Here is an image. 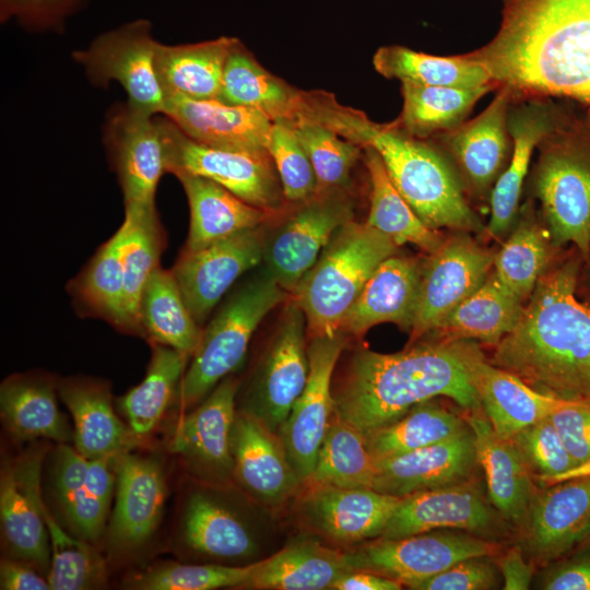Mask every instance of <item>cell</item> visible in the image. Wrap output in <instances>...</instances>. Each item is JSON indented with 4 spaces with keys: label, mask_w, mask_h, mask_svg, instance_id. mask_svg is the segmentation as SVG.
<instances>
[{
    "label": "cell",
    "mask_w": 590,
    "mask_h": 590,
    "mask_svg": "<svg viewBox=\"0 0 590 590\" xmlns=\"http://www.w3.org/2000/svg\"><path fill=\"white\" fill-rule=\"evenodd\" d=\"M467 55L514 97L590 107V0H504L497 34Z\"/></svg>",
    "instance_id": "cell-1"
},
{
    "label": "cell",
    "mask_w": 590,
    "mask_h": 590,
    "mask_svg": "<svg viewBox=\"0 0 590 590\" xmlns=\"http://www.w3.org/2000/svg\"><path fill=\"white\" fill-rule=\"evenodd\" d=\"M582 264L573 247L548 268L489 362L542 393L590 402V305L576 296Z\"/></svg>",
    "instance_id": "cell-2"
},
{
    "label": "cell",
    "mask_w": 590,
    "mask_h": 590,
    "mask_svg": "<svg viewBox=\"0 0 590 590\" xmlns=\"http://www.w3.org/2000/svg\"><path fill=\"white\" fill-rule=\"evenodd\" d=\"M480 352L470 340L439 338L391 354L359 350L332 390L334 413L365 434L439 396L465 411L480 409L471 378V363Z\"/></svg>",
    "instance_id": "cell-3"
},
{
    "label": "cell",
    "mask_w": 590,
    "mask_h": 590,
    "mask_svg": "<svg viewBox=\"0 0 590 590\" xmlns=\"http://www.w3.org/2000/svg\"><path fill=\"white\" fill-rule=\"evenodd\" d=\"M324 126L362 148L374 149L397 190L427 227L463 233L482 229L451 165L396 121L377 123L364 113L338 103Z\"/></svg>",
    "instance_id": "cell-4"
},
{
    "label": "cell",
    "mask_w": 590,
    "mask_h": 590,
    "mask_svg": "<svg viewBox=\"0 0 590 590\" xmlns=\"http://www.w3.org/2000/svg\"><path fill=\"white\" fill-rule=\"evenodd\" d=\"M531 190L540 200L552 244H573L590 258V114L562 111L540 141Z\"/></svg>",
    "instance_id": "cell-5"
},
{
    "label": "cell",
    "mask_w": 590,
    "mask_h": 590,
    "mask_svg": "<svg viewBox=\"0 0 590 590\" xmlns=\"http://www.w3.org/2000/svg\"><path fill=\"white\" fill-rule=\"evenodd\" d=\"M398 245L367 223L354 220L332 236L293 292L309 339L335 335L367 280Z\"/></svg>",
    "instance_id": "cell-6"
},
{
    "label": "cell",
    "mask_w": 590,
    "mask_h": 590,
    "mask_svg": "<svg viewBox=\"0 0 590 590\" xmlns=\"http://www.w3.org/2000/svg\"><path fill=\"white\" fill-rule=\"evenodd\" d=\"M287 294L266 267L236 287L202 330L175 402L191 408L229 376L244 361L257 327Z\"/></svg>",
    "instance_id": "cell-7"
},
{
    "label": "cell",
    "mask_w": 590,
    "mask_h": 590,
    "mask_svg": "<svg viewBox=\"0 0 590 590\" xmlns=\"http://www.w3.org/2000/svg\"><path fill=\"white\" fill-rule=\"evenodd\" d=\"M165 148V170L192 174L226 188L244 201L273 212L283 205L282 186L268 151H245L202 144L169 118L157 115Z\"/></svg>",
    "instance_id": "cell-8"
},
{
    "label": "cell",
    "mask_w": 590,
    "mask_h": 590,
    "mask_svg": "<svg viewBox=\"0 0 590 590\" xmlns=\"http://www.w3.org/2000/svg\"><path fill=\"white\" fill-rule=\"evenodd\" d=\"M500 545L470 532L438 529L376 541L349 552L355 570H365L415 589L456 563L474 556H496Z\"/></svg>",
    "instance_id": "cell-9"
},
{
    "label": "cell",
    "mask_w": 590,
    "mask_h": 590,
    "mask_svg": "<svg viewBox=\"0 0 590 590\" xmlns=\"http://www.w3.org/2000/svg\"><path fill=\"white\" fill-rule=\"evenodd\" d=\"M158 42L149 20L139 19L98 35L72 58L94 85L118 82L130 104L151 114H163L165 96L155 69Z\"/></svg>",
    "instance_id": "cell-10"
},
{
    "label": "cell",
    "mask_w": 590,
    "mask_h": 590,
    "mask_svg": "<svg viewBox=\"0 0 590 590\" xmlns=\"http://www.w3.org/2000/svg\"><path fill=\"white\" fill-rule=\"evenodd\" d=\"M272 234H266L263 261L273 279L293 293L334 233L353 220V204L339 190L318 191Z\"/></svg>",
    "instance_id": "cell-11"
},
{
    "label": "cell",
    "mask_w": 590,
    "mask_h": 590,
    "mask_svg": "<svg viewBox=\"0 0 590 590\" xmlns=\"http://www.w3.org/2000/svg\"><path fill=\"white\" fill-rule=\"evenodd\" d=\"M306 333L305 314L294 299L285 308L240 410L257 417L274 433L279 432L307 384Z\"/></svg>",
    "instance_id": "cell-12"
},
{
    "label": "cell",
    "mask_w": 590,
    "mask_h": 590,
    "mask_svg": "<svg viewBox=\"0 0 590 590\" xmlns=\"http://www.w3.org/2000/svg\"><path fill=\"white\" fill-rule=\"evenodd\" d=\"M345 343L346 335L342 332L310 339L307 384L279 429V437L302 483L312 474L334 416L332 377Z\"/></svg>",
    "instance_id": "cell-13"
},
{
    "label": "cell",
    "mask_w": 590,
    "mask_h": 590,
    "mask_svg": "<svg viewBox=\"0 0 590 590\" xmlns=\"http://www.w3.org/2000/svg\"><path fill=\"white\" fill-rule=\"evenodd\" d=\"M103 141L125 205H155L157 184L166 173L157 115L129 102L116 104L106 116Z\"/></svg>",
    "instance_id": "cell-14"
},
{
    "label": "cell",
    "mask_w": 590,
    "mask_h": 590,
    "mask_svg": "<svg viewBox=\"0 0 590 590\" xmlns=\"http://www.w3.org/2000/svg\"><path fill=\"white\" fill-rule=\"evenodd\" d=\"M494 259L495 253L463 232L442 240L421 270L411 344L433 332L457 305L485 282Z\"/></svg>",
    "instance_id": "cell-15"
},
{
    "label": "cell",
    "mask_w": 590,
    "mask_h": 590,
    "mask_svg": "<svg viewBox=\"0 0 590 590\" xmlns=\"http://www.w3.org/2000/svg\"><path fill=\"white\" fill-rule=\"evenodd\" d=\"M264 241L260 226L199 250H181L170 270L200 327L237 279L263 260Z\"/></svg>",
    "instance_id": "cell-16"
},
{
    "label": "cell",
    "mask_w": 590,
    "mask_h": 590,
    "mask_svg": "<svg viewBox=\"0 0 590 590\" xmlns=\"http://www.w3.org/2000/svg\"><path fill=\"white\" fill-rule=\"evenodd\" d=\"M237 381L224 378L194 410L176 424L168 448L197 479L222 485L233 477L231 436Z\"/></svg>",
    "instance_id": "cell-17"
},
{
    "label": "cell",
    "mask_w": 590,
    "mask_h": 590,
    "mask_svg": "<svg viewBox=\"0 0 590 590\" xmlns=\"http://www.w3.org/2000/svg\"><path fill=\"white\" fill-rule=\"evenodd\" d=\"M519 530L532 563L550 564L578 547L590 530V474L536 491Z\"/></svg>",
    "instance_id": "cell-18"
},
{
    "label": "cell",
    "mask_w": 590,
    "mask_h": 590,
    "mask_svg": "<svg viewBox=\"0 0 590 590\" xmlns=\"http://www.w3.org/2000/svg\"><path fill=\"white\" fill-rule=\"evenodd\" d=\"M514 94L499 86L492 103L475 118L439 134L467 189L477 198L492 192L512 151L508 115Z\"/></svg>",
    "instance_id": "cell-19"
},
{
    "label": "cell",
    "mask_w": 590,
    "mask_h": 590,
    "mask_svg": "<svg viewBox=\"0 0 590 590\" xmlns=\"http://www.w3.org/2000/svg\"><path fill=\"white\" fill-rule=\"evenodd\" d=\"M491 505L473 480L414 493L401 498L378 538L398 539L438 529L487 538L502 528L500 515Z\"/></svg>",
    "instance_id": "cell-20"
},
{
    "label": "cell",
    "mask_w": 590,
    "mask_h": 590,
    "mask_svg": "<svg viewBox=\"0 0 590 590\" xmlns=\"http://www.w3.org/2000/svg\"><path fill=\"white\" fill-rule=\"evenodd\" d=\"M117 457L87 459L59 444L52 458L56 500L75 535L95 541L103 534L116 486Z\"/></svg>",
    "instance_id": "cell-21"
},
{
    "label": "cell",
    "mask_w": 590,
    "mask_h": 590,
    "mask_svg": "<svg viewBox=\"0 0 590 590\" xmlns=\"http://www.w3.org/2000/svg\"><path fill=\"white\" fill-rule=\"evenodd\" d=\"M42 459L40 451H31L2 468L0 522L12 555L47 575L50 545L42 511Z\"/></svg>",
    "instance_id": "cell-22"
},
{
    "label": "cell",
    "mask_w": 590,
    "mask_h": 590,
    "mask_svg": "<svg viewBox=\"0 0 590 590\" xmlns=\"http://www.w3.org/2000/svg\"><path fill=\"white\" fill-rule=\"evenodd\" d=\"M161 463L129 451L117 457L115 504L107 528L108 544L116 552L139 548L156 531L166 500Z\"/></svg>",
    "instance_id": "cell-23"
},
{
    "label": "cell",
    "mask_w": 590,
    "mask_h": 590,
    "mask_svg": "<svg viewBox=\"0 0 590 590\" xmlns=\"http://www.w3.org/2000/svg\"><path fill=\"white\" fill-rule=\"evenodd\" d=\"M375 463L371 488L400 498L471 481L479 464L471 428L449 439Z\"/></svg>",
    "instance_id": "cell-24"
},
{
    "label": "cell",
    "mask_w": 590,
    "mask_h": 590,
    "mask_svg": "<svg viewBox=\"0 0 590 590\" xmlns=\"http://www.w3.org/2000/svg\"><path fill=\"white\" fill-rule=\"evenodd\" d=\"M231 449L234 479L266 505L282 504L302 483L276 433L240 410L235 415Z\"/></svg>",
    "instance_id": "cell-25"
},
{
    "label": "cell",
    "mask_w": 590,
    "mask_h": 590,
    "mask_svg": "<svg viewBox=\"0 0 590 590\" xmlns=\"http://www.w3.org/2000/svg\"><path fill=\"white\" fill-rule=\"evenodd\" d=\"M400 500L366 487L312 486L303 512L306 521L326 538L354 543L380 536Z\"/></svg>",
    "instance_id": "cell-26"
},
{
    "label": "cell",
    "mask_w": 590,
    "mask_h": 590,
    "mask_svg": "<svg viewBox=\"0 0 590 590\" xmlns=\"http://www.w3.org/2000/svg\"><path fill=\"white\" fill-rule=\"evenodd\" d=\"M162 115L197 142L245 151H267L273 126L260 110L220 99L169 98Z\"/></svg>",
    "instance_id": "cell-27"
},
{
    "label": "cell",
    "mask_w": 590,
    "mask_h": 590,
    "mask_svg": "<svg viewBox=\"0 0 590 590\" xmlns=\"http://www.w3.org/2000/svg\"><path fill=\"white\" fill-rule=\"evenodd\" d=\"M473 432L488 500L506 521L520 528L536 493L533 476L511 439L497 434L482 408L464 416Z\"/></svg>",
    "instance_id": "cell-28"
},
{
    "label": "cell",
    "mask_w": 590,
    "mask_h": 590,
    "mask_svg": "<svg viewBox=\"0 0 590 590\" xmlns=\"http://www.w3.org/2000/svg\"><path fill=\"white\" fill-rule=\"evenodd\" d=\"M512 103L508 115L512 151L489 194L488 232L496 238L503 237L510 231L518 215L523 181L529 170L532 153L563 111L550 104L541 103L540 98L516 108Z\"/></svg>",
    "instance_id": "cell-29"
},
{
    "label": "cell",
    "mask_w": 590,
    "mask_h": 590,
    "mask_svg": "<svg viewBox=\"0 0 590 590\" xmlns=\"http://www.w3.org/2000/svg\"><path fill=\"white\" fill-rule=\"evenodd\" d=\"M57 392L74 422V448L87 459L118 457L135 441L115 413L109 385L88 377L57 381Z\"/></svg>",
    "instance_id": "cell-30"
},
{
    "label": "cell",
    "mask_w": 590,
    "mask_h": 590,
    "mask_svg": "<svg viewBox=\"0 0 590 590\" xmlns=\"http://www.w3.org/2000/svg\"><path fill=\"white\" fill-rule=\"evenodd\" d=\"M421 280V270L411 258L392 255L367 280L346 314L341 332L362 335L371 327L392 322L411 330Z\"/></svg>",
    "instance_id": "cell-31"
},
{
    "label": "cell",
    "mask_w": 590,
    "mask_h": 590,
    "mask_svg": "<svg viewBox=\"0 0 590 590\" xmlns=\"http://www.w3.org/2000/svg\"><path fill=\"white\" fill-rule=\"evenodd\" d=\"M175 176L184 188L190 210L184 250H199L240 232L263 226L276 215L244 201L208 178L186 173Z\"/></svg>",
    "instance_id": "cell-32"
},
{
    "label": "cell",
    "mask_w": 590,
    "mask_h": 590,
    "mask_svg": "<svg viewBox=\"0 0 590 590\" xmlns=\"http://www.w3.org/2000/svg\"><path fill=\"white\" fill-rule=\"evenodd\" d=\"M471 378L492 427L508 439L550 416L563 400L533 389L518 376L492 364L482 352L471 363Z\"/></svg>",
    "instance_id": "cell-33"
},
{
    "label": "cell",
    "mask_w": 590,
    "mask_h": 590,
    "mask_svg": "<svg viewBox=\"0 0 590 590\" xmlns=\"http://www.w3.org/2000/svg\"><path fill=\"white\" fill-rule=\"evenodd\" d=\"M355 570L349 552L312 540L295 541L269 558L253 564L241 585L259 590H324L344 574Z\"/></svg>",
    "instance_id": "cell-34"
},
{
    "label": "cell",
    "mask_w": 590,
    "mask_h": 590,
    "mask_svg": "<svg viewBox=\"0 0 590 590\" xmlns=\"http://www.w3.org/2000/svg\"><path fill=\"white\" fill-rule=\"evenodd\" d=\"M237 38L222 36L193 44H157L155 69L165 101L219 99L228 55Z\"/></svg>",
    "instance_id": "cell-35"
},
{
    "label": "cell",
    "mask_w": 590,
    "mask_h": 590,
    "mask_svg": "<svg viewBox=\"0 0 590 590\" xmlns=\"http://www.w3.org/2000/svg\"><path fill=\"white\" fill-rule=\"evenodd\" d=\"M180 538L193 552L219 560L238 562L257 552L255 536L243 518L205 491H193L186 499Z\"/></svg>",
    "instance_id": "cell-36"
},
{
    "label": "cell",
    "mask_w": 590,
    "mask_h": 590,
    "mask_svg": "<svg viewBox=\"0 0 590 590\" xmlns=\"http://www.w3.org/2000/svg\"><path fill=\"white\" fill-rule=\"evenodd\" d=\"M56 392L57 381L46 374L9 376L0 387V412L12 435L21 440H71L73 433L58 408Z\"/></svg>",
    "instance_id": "cell-37"
},
{
    "label": "cell",
    "mask_w": 590,
    "mask_h": 590,
    "mask_svg": "<svg viewBox=\"0 0 590 590\" xmlns=\"http://www.w3.org/2000/svg\"><path fill=\"white\" fill-rule=\"evenodd\" d=\"M305 96L306 92L267 71L237 39L225 64L220 101L260 110L273 122L294 125Z\"/></svg>",
    "instance_id": "cell-38"
},
{
    "label": "cell",
    "mask_w": 590,
    "mask_h": 590,
    "mask_svg": "<svg viewBox=\"0 0 590 590\" xmlns=\"http://www.w3.org/2000/svg\"><path fill=\"white\" fill-rule=\"evenodd\" d=\"M120 235V259L123 271L125 310L128 334L140 335L141 295L166 246V233L155 205L126 204Z\"/></svg>",
    "instance_id": "cell-39"
},
{
    "label": "cell",
    "mask_w": 590,
    "mask_h": 590,
    "mask_svg": "<svg viewBox=\"0 0 590 590\" xmlns=\"http://www.w3.org/2000/svg\"><path fill=\"white\" fill-rule=\"evenodd\" d=\"M119 247L117 231L68 282L66 290L78 315L102 319L117 331L128 333Z\"/></svg>",
    "instance_id": "cell-40"
},
{
    "label": "cell",
    "mask_w": 590,
    "mask_h": 590,
    "mask_svg": "<svg viewBox=\"0 0 590 590\" xmlns=\"http://www.w3.org/2000/svg\"><path fill=\"white\" fill-rule=\"evenodd\" d=\"M523 302L509 293L492 271L485 282L457 305L433 331L439 339H476L495 346L517 326Z\"/></svg>",
    "instance_id": "cell-41"
},
{
    "label": "cell",
    "mask_w": 590,
    "mask_h": 590,
    "mask_svg": "<svg viewBox=\"0 0 590 590\" xmlns=\"http://www.w3.org/2000/svg\"><path fill=\"white\" fill-rule=\"evenodd\" d=\"M140 337L191 358L202 330L186 305L170 269L157 268L146 282L139 307Z\"/></svg>",
    "instance_id": "cell-42"
},
{
    "label": "cell",
    "mask_w": 590,
    "mask_h": 590,
    "mask_svg": "<svg viewBox=\"0 0 590 590\" xmlns=\"http://www.w3.org/2000/svg\"><path fill=\"white\" fill-rule=\"evenodd\" d=\"M373 64L385 78L401 83L452 87L496 85L487 70L467 54L435 56L402 46H387L375 52Z\"/></svg>",
    "instance_id": "cell-43"
},
{
    "label": "cell",
    "mask_w": 590,
    "mask_h": 590,
    "mask_svg": "<svg viewBox=\"0 0 590 590\" xmlns=\"http://www.w3.org/2000/svg\"><path fill=\"white\" fill-rule=\"evenodd\" d=\"M496 85L480 87L427 86L402 83L403 108L396 122L408 134L423 140L445 133L465 118Z\"/></svg>",
    "instance_id": "cell-44"
},
{
    "label": "cell",
    "mask_w": 590,
    "mask_h": 590,
    "mask_svg": "<svg viewBox=\"0 0 590 590\" xmlns=\"http://www.w3.org/2000/svg\"><path fill=\"white\" fill-rule=\"evenodd\" d=\"M151 347L152 355L143 380L119 400L135 438L149 435L175 402L190 358L166 345L151 344Z\"/></svg>",
    "instance_id": "cell-45"
},
{
    "label": "cell",
    "mask_w": 590,
    "mask_h": 590,
    "mask_svg": "<svg viewBox=\"0 0 590 590\" xmlns=\"http://www.w3.org/2000/svg\"><path fill=\"white\" fill-rule=\"evenodd\" d=\"M554 248L547 229L541 227L528 202L512 233L495 253L493 272L509 293L524 302L548 270Z\"/></svg>",
    "instance_id": "cell-46"
},
{
    "label": "cell",
    "mask_w": 590,
    "mask_h": 590,
    "mask_svg": "<svg viewBox=\"0 0 590 590\" xmlns=\"http://www.w3.org/2000/svg\"><path fill=\"white\" fill-rule=\"evenodd\" d=\"M363 152L370 182L366 223L398 246L410 243L429 253L435 251L442 243L437 231L427 227L400 194L380 155L369 146H364Z\"/></svg>",
    "instance_id": "cell-47"
},
{
    "label": "cell",
    "mask_w": 590,
    "mask_h": 590,
    "mask_svg": "<svg viewBox=\"0 0 590 590\" xmlns=\"http://www.w3.org/2000/svg\"><path fill=\"white\" fill-rule=\"evenodd\" d=\"M468 429L465 417L428 400L399 418L365 433V438L370 455L377 461L430 446Z\"/></svg>",
    "instance_id": "cell-48"
},
{
    "label": "cell",
    "mask_w": 590,
    "mask_h": 590,
    "mask_svg": "<svg viewBox=\"0 0 590 590\" xmlns=\"http://www.w3.org/2000/svg\"><path fill=\"white\" fill-rule=\"evenodd\" d=\"M376 463L365 434L335 415L307 483L311 486L371 488Z\"/></svg>",
    "instance_id": "cell-49"
},
{
    "label": "cell",
    "mask_w": 590,
    "mask_h": 590,
    "mask_svg": "<svg viewBox=\"0 0 590 590\" xmlns=\"http://www.w3.org/2000/svg\"><path fill=\"white\" fill-rule=\"evenodd\" d=\"M42 511L49 536L50 566L47 580L51 590H87L106 585V566L88 541L67 533L43 503Z\"/></svg>",
    "instance_id": "cell-50"
},
{
    "label": "cell",
    "mask_w": 590,
    "mask_h": 590,
    "mask_svg": "<svg viewBox=\"0 0 590 590\" xmlns=\"http://www.w3.org/2000/svg\"><path fill=\"white\" fill-rule=\"evenodd\" d=\"M291 127L312 164L318 191L345 187L363 148L321 125L298 123Z\"/></svg>",
    "instance_id": "cell-51"
},
{
    "label": "cell",
    "mask_w": 590,
    "mask_h": 590,
    "mask_svg": "<svg viewBox=\"0 0 590 590\" xmlns=\"http://www.w3.org/2000/svg\"><path fill=\"white\" fill-rule=\"evenodd\" d=\"M253 564L226 566L222 564H180L164 562L132 577L130 588L140 590H213L240 588Z\"/></svg>",
    "instance_id": "cell-52"
},
{
    "label": "cell",
    "mask_w": 590,
    "mask_h": 590,
    "mask_svg": "<svg viewBox=\"0 0 590 590\" xmlns=\"http://www.w3.org/2000/svg\"><path fill=\"white\" fill-rule=\"evenodd\" d=\"M267 151L275 166L285 200L302 203L318 192L312 164L291 126L273 122Z\"/></svg>",
    "instance_id": "cell-53"
},
{
    "label": "cell",
    "mask_w": 590,
    "mask_h": 590,
    "mask_svg": "<svg viewBox=\"0 0 590 590\" xmlns=\"http://www.w3.org/2000/svg\"><path fill=\"white\" fill-rule=\"evenodd\" d=\"M510 439L532 476L560 479L577 467L548 416L523 428Z\"/></svg>",
    "instance_id": "cell-54"
},
{
    "label": "cell",
    "mask_w": 590,
    "mask_h": 590,
    "mask_svg": "<svg viewBox=\"0 0 590 590\" xmlns=\"http://www.w3.org/2000/svg\"><path fill=\"white\" fill-rule=\"evenodd\" d=\"M88 0H0V21L15 20L31 32H62L69 16Z\"/></svg>",
    "instance_id": "cell-55"
},
{
    "label": "cell",
    "mask_w": 590,
    "mask_h": 590,
    "mask_svg": "<svg viewBox=\"0 0 590 590\" xmlns=\"http://www.w3.org/2000/svg\"><path fill=\"white\" fill-rule=\"evenodd\" d=\"M494 556L462 559L421 582L415 590H487L497 586L499 570Z\"/></svg>",
    "instance_id": "cell-56"
},
{
    "label": "cell",
    "mask_w": 590,
    "mask_h": 590,
    "mask_svg": "<svg viewBox=\"0 0 590 590\" xmlns=\"http://www.w3.org/2000/svg\"><path fill=\"white\" fill-rule=\"evenodd\" d=\"M548 417L576 468L590 463V402L562 400Z\"/></svg>",
    "instance_id": "cell-57"
},
{
    "label": "cell",
    "mask_w": 590,
    "mask_h": 590,
    "mask_svg": "<svg viewBox=\"0 0 590 590\" xmlns=\"http://www.w3.org/2000/svg\"><path fill=\"white\" fill-rule=\"evenodd\" d=\"M567 559L554 562L538 578L544 590H590V547H578Z\"/></svg>",
    "instance_id": "cell-58"
},
{
    "label": "cell",
    "mask_w": 590,
    "mask_h": 590,
    "mask_svg": "<svg viewBox=\"0 0 590 590\" xmlns=\"http://www.w3.org/2000/svg\"><path fill=\"white\" fill-rule=\"evenodd\" d=\"M494 562L504 579L503 589L527 590L530 588L533 579V565L526 558L519 544L497 554Z\"/></svg>",
    "instance_id": "cell-59"
},
{
    "label": "cell",
    "mask_w": 590,
    "mask_h": 590,
    "mask_svg": "<svg viewBox=\"0 0 590 590\" xmlns=\"http://www.w3.org/2000/svg\"><path fill=\"white\" fill-rule=\"evenodd\" d=\"M0 589L2 590H51L34 567L22 559H2L0 565Z\"/></svg>",
    "instance_id": "cell-60"
},
{
    "label": "cell",
    "mask_w": 590,
    "mask_h": 590,
    "mask_svg": "<svg viewBox=\"0 0 590 590\" xmlns=\"http://www.w3.org/2000/svg\"><path fill=\"white\" fill-rule=\"evenodd\" d=\"M402 585L396 580L365 570H352L341 576L331 590H399Z\"/></svg>",
    "instance_id": "cell-61"
},
{
    "label": "cell",
    "mask_w": 590,
    "mask_h": 590,
    "mask_svg": "<svg viewBox=\"0 0 590 590\" xmlns=\"http://www.w3.org/2000/svg\"><path fill=\"white\" fill-rule=\"evenodd\" d=\"M578 547H590V530L588 531L581 543L578 545Z\"/></svg>",
    "instance_id": "cell-62"
},
{
    "label": "cell",
    "mask_w": 590,
    "mask_h": 590,
    "mask_svg": "<svg viewBox=\"0 0 590 590\" xmlns=\"http://www.w3.org/2000/svg\"><path fill=\"white\" fill-rule=\"evenodd\" d=\"M586 264H588L590 267V258H589V261Z\"/></svg>",
    "instance_id": "cell-63"
}]
</instances>
